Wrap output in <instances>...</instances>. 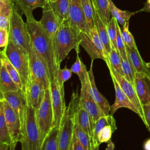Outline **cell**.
<instances>
[{
	"label": "cell",
	"mask_w": 150,
	"mask_h": 150,
	"mask_svg": "<svg viewBox=\"0 0 150 150\" xmlns=\"http://www.w3.org/2000/svg\"><path fill=\"white\" fill-rule=\"evenodd\" d=\"M31 42L35 50L42 57L48 69L50 81L57 76L59 68L56 63L52 39L34 18L26 19Z\"/></svg>",
	"instance_id": "cell-1"
},
{
	"label": "cell",
	"mask_w": 150,
	"mask_h": 150,
	"mask_svg": "<svg viewBox=\"0 0 150 150\" xmlns=\"http://www.w3.org/2000/svg\"><path fill=\"white\" fill-rule=\"evenodd\" d=\"M80 32V30L70 25L67 20L60 25L52 39L56 63L59 67L72 49L79 53Z\"/></svg>",
	"instance_id": "cell-2"
},
{
	"label": "cell",
	"mask_w": 150,
	"mask_h": 150,
	"mask_svg": "<svg viewBox=\"0 0 150 150\" xmlns=\"http://www.w3.org/2000/svg\"><path fill=\"white\" fill-rule=\"evenodd\" d=\"M78 101L77 93H73L69 105L66 106L60 123L58 150H70L74 135L75 115Z\"/></svg>",
	"instance_id": "cell-3"
},
{
	"label": "cell",
	"mask_w": 150,
	"mask_h": 150,
	"mask_svg": "<svg viewBox=\"0 0 150 150\" xmlns=\"http://www.w3.org/2000/svg\"><path fill=\"white\" fill-rule=\"evenodd\" d=\"M19 142L21 143L22 150H40V133L36 110L28 104Z\"/></svg>",
	"instance_id": "cell-4"
},
{
	"label": "cell",
	"mask_w": 150,
	"mask_h": 150,
	"mask_svg": "<svg viewBox=\"0 0 150 150\" xmlns=\"http://www.w3.org/2000/svg\"><path fill=\"white\" fill-rule=\"evenodd\" d=\"M20 75L22 90L25 92L29 74L28 53L22 48L9 40L8 45L1 52Z\"/></svg>",
	"instance_id": "cell-5"
},
{
	"label": "cell",
	"mask_w": 150,
	"mask_h": 150,
	"mask_svg": "<svg viewBox=\"0 0 150 150\" xmlns=\"http://www.w3.org/2000/svg\"><path fill=\"white\" fill-rule=\"evenodd\" d=\"M9 40L29 53L32 42L28 25L22 19L18 8L13 1L12 15L9 28Z\"/></svg>",
	"instance_id": "cell-6"
},
{
	"label": "cell",
	"mask_w": 150,
	"mask_h": 150,
	"mask_svg": "<svg viewBox=\"0 0 150 150\" xmlns=\"http://www.w3.org/2000/svg\"><path fill=\"white\" fill-rule=\"evenodd\" d=\"M80 45L88 53L91 61L97 59L107 60L108 53L98 36L96 25L89 33L80 32Z\"/></svg>",
	"instance_id": "cell-7"
},
{
	"label": "cell",
	"mask_w": 150,
	"mask_h": 150,
	"mask_svg": "<svg viewBox=\"0 0 150 150\" xmlns=\"http://www.w3.org/2000/svg\"><path fill=\"white\" fill-rule=\"evenodd\" d=\"M36 118L39 127L41 145L46 135L53 127V113L49 88L45 90L43 101L39 109L36 110Z\"/></svg>",
	"instance_id": "cell-8"
},
{
	"label": "cell",
	"mask_w": 150,
	"mask_h": 150,
	"mask_svg": "<svg viewBox=\"0 0 150 150\" xmlns=\"http://www.w3.org/2000/svg\"><path fill=\"white\" fill-rule=\"evenodd\" d=\"M28 57L29 74L38 80L45 90L49 88L50 80L48 69L45 61L35 50L32 43L28 53Z\"/></svg>",
	"instance_id": "cell-9"
},
{
	"label": "cell",
	"mask_w": 150,
	"mask_h": 150,
	"mask_svg": "<svg viewBox=\"0 0 150 150\" xmlns=\"http://www.w3.org/2000/svg\"><path fill=\"white\" fill-rule=\"evenodd\" d=\"M88 77L87 78L86 81L81 84L78 106L85 110L89 114L91 119V131L93 132V129L96 121L100 117L105 115L94 101L89 93L88 87Z\"/></svg>",
	"instance_id": "cell-10"
},
{
	"label": "cell",
	"mask_w": 150,
	"mask_h": 150,
	"mask_svg": "<svg viewBox=\"0 0 150 150\" xmlns=\"http://www.w3.org/2000/svg\"><path fill=\"white\" fill-rule=\"evenodd\" d=\"M49 89L53 113V127L59 128L66 106L64 96L61 93L56 76L50 81Z\"/></svg>",
	"instance_id": "cell-11"
},
{
	"label": "cell",
	"mask_w": 150,
	"mask_h": 150,
	"mask_svg": "<svg viewBox=\"0 0 150 150\" xmlns=\"http://www.w3.org/2000/svg\"><path fill=\"white\" fill-rule=\"evenodd\" d=\"M107 65L110 70V74L114 76L123 91L129 99L131 102L136 107L138 111L139 117L142 120L144 124L146 125V121L144 112V106L138 98L134 86L130 82H129L124 76L118 73L111 66H110L108 64H107Z\"/></svg>",
	"instance_id": "cell-12"
},
{
	"label": "cell",
	"mask_w": 150,
	"mask_h": 150,
	"mask_svg": "<svg viewBox=\"0 0 150 150\" xmlns=\"http://www.w3.org/2000/svg\"><path fill=\"white\" fill-rule=\"evenodd\" d=\"M1 99L6 101L19 117L21 123V130L25 121L27 100L25 93L22 90L1 93Z\"/></svg>",
	"instance_id": "cell-13"
},
{
	"label": "cell",
	"mask_w": 150,
	"mask_h": 150,
	"mask_svg": "<svg viewBox=\"0 0 150 150\" xmlns=\"http://www.w3.org/2000/svg\"><path fill=\"white\" fill-rule=\"evenodd\" d=\"M67 21L70 25L77 28L81 32L89 33L91 29L86 18L81 0H70Z\"/></svg>",
	"instance_id": "cell-14"
},
{
	"label": "cell",
	"mask_w": 150,
	"mask_h": 150,
	"mask_svg": "<svg viewBox=\"0 0 150 150\" xmlns=\"http://www.w3.org/2000/svg\"><path fill=\"white\" fill-rule=\"evenodd\" d=\"M45 89L42 84L34 77L29 74L25 94L27 104L35 110L40 107L45 96Z\"/></svg>",
	"instance_id": "cell-15"
},
{
	"label": "cell",
	"mask_w": 150,
	"mask_h": 150,
	"mask_svg": "<svg viewBox=\"0 0 150 150\" xmlns=\"http://www.w3.org/2000/svg\"><path fill=\"white\" fill-rule=\"evenodd\" d=\"M4 107L5 121L13 142H19L21 134V123L19 116L8 103L4 99H0Z\"/></svg>",
	"instance_id": "cell-16"
},
{
	"label": "cell",
	"mask_w": 150,
	"mask_h": 150,
	"mask_svg": "<svg viewBox=\"0 0 150 150\" xmlns=\"http://www.w3.org/2000/svg\"><path fill=\"white\" fill-rule=\"evenodd\" d=\"M93 61H91L90 69L88 71V91L91 96L96 103V104L98 105V106L100 107L103 112L104 114V115H108L110 114L111 105H110L108 101L105 98V97L103 96L97 88L93 71Z\"/></svg>",
	"instance_id": "cell-17"
},
{
	"label": "cell",
	"mask_w": 150,
	"mask_h": 150,
	"mask_svg": "<svg viewBox=\"0 0 150 150\" xmlns=\"http://www.w3.org/2000/svg\"><path fill=\"white\" fill-rule=\"evenodd\" d=\"M134 86L143 106L150 103V76L136 73Z\"/></svg>",
	"instance_id": "cell-18"
},
{
	"label": "cell",
	"mask_w": 150,
	"mask_h": 150,
	"mask_svg": "<svg viewBox=\"0 0 150 150\" xmlns=\"http://www.w3.org/2000/svg\"><path fill=\"white\" fill-rule=\"evenodd\" d=\"M112 81L114 84L115 89V100L114 103L111 105L110 107V114L112 115L117 111L120 108H127L130 110L134 111L138 115V111L134 104L131 102L129 99L126 96L125 93L123 91L117 81L115 79L113 75L111 74Z\"/></svg>",
	"instance_id": "cell-19"
},
{
	"label": "cell",
	"mask_w": 150,
	"mask_h": 150,
	"mask_svg": "<svg viewBox=\"0 0 150 150\" xmlns=\"http://www.w3.org/2000/svg\"><path fill=\"white\" fill-rule=\"evenodd\" d=\"M39 23L52 39L62 24L49 5L43 9Z\"/></svg>",
	"instance_id": "cell-20"
},
{
	"label": "cell",
	"mask_w": 150,
	"mask_h": 150,
	"mask_svg": "<svg viewBox=\"0 0 150 150\" xmlns=\"http://www.w3.org/2000/svg\"><path fill=\"white\" fill-rule=\"evenodd\" d=\"M12 1L18 9L25 15L26 19L34 18L32 12L35 9L37 8L44 9L49 5L48 0H13Z\"/></svg>",
	"instance_id": "cell-21"
},
{
	"label": "cell",
	"mask_w": 150,
	"mask_h": 150,
	"mask_svg": "<svg viewBox=\"0 0 150 150\" xmlns=\"http://www.w3.org/2000/svg\"><path fill=\"white\" fill-rule=\"evenodd\" d=\"M126 50L128 59L133 66L135 72L144 73L150 76V69L141 57L137 47H126Z\"/></svg>",
	"instance_id": "cell-22"
},
{
	"label": "cell",
	"mask_w": 150,
	"mask_h": 150,
	"mask_svg": "<svg viewBox=\"0 0 150 150\" xmlns=\"http://www.w3.org/2000/svg\"><path fill=\"white\" fill-rule=\"evenodd\" d=\"M94 23L97 28L98 36L104 46L107 52L109 53L112 47L111 41L109 38L107 25L102 21L100 18L98 14L95 11V16H94Z\"/></svg>",
	"instance_id": "cell-23"
},
{
	"label": "cell",
	"mask_w": 150,
	"mask_h": 150,
	"mask_svg": "<svg viewBox=\"0 0 150 150\" xmlns=\"http://www.w3.org/2000/svg\"><path fill=\"white\" fill-rule=\"evenodd\" d=\"M49 6L62 23L68 20L70 0H57L55 2H49Z\"/></svg>",
	"instance_id": "cell-24"
},
{
	"label": "cell",
	"mask_w": 150,
	"mask_h": 150,
	"mask_svg": "<svg viewBox=\"0 0 150 150\" xmlns=\"http://www.w3.org/2000/svg\"><path fill=\"white\" fill-rule=\"evenodd\" d=\"M19 90L9 74L5 66L1 62L0 66V91L4 93Z\"/></svg>",
	"instance_id": "cell-25"
},
{
	"label": "cell",
	"mask_w": 150,
	"mask_h": 150,
	"mask_svg": "<svg viewBox=\"0 0 150 150\" xmlns=\"http://www.w3.org/2000/svg\"><path fill=\"white\" fill-rule=\"evenodd\" d=\"M107 125H110L117 128L115 120L112 115L110 114L108 115H104L100 117L95 123V125L94 126V128L92 132V139H91V142L94 145L96 146H100V144L98 141V134L100 131V130L104 126Z\"/></svg>",
	"instance_id": "cell-26"
},
{
	"label": "cell",
	"mask_w": 150,
	"mask_h": 150,
	"mask_svg": "<svg viewBox=\"0 0 150 150\" xmlns=\"http://www.w3.org/2000/svg\"><path fill=\"white\" fill-rule=\"evenodd\" d=\"M59 128L53 127L40 145V150H58Z\"/></svg>",
	"instance_id": "cell-27"
},
{
	"label": "cell",
	"mask_w": 150,
	"mask_h": 150,
	"mask_svg": "<svg viewBox=\"0 0 150 150\" xmlns=\"http://www.w3.org/2000/svg\"><path fill=\"white\" fill-rule=\"evenodd\" d=\"M12 9L11 0L0 1V28L9 30Z\"/></svg>",
	"instance_id": "cell-28"
},
{
	"label": "cell",
	"mask_w": 150,
	"mask_h": 150,
	"mask_svg": "<svg viewBox=\"0 0 150 150\" xmlns=\"http://www.w3.org/2000/svg\"><path fill=\"white\" fill-rule=\"evenodd\" d=\"M75 119L81 128L92 139V131L91 127V119L88 112L77 105Z\"/></svg>",
	"instance_id": "cell-29"
},
{
	"label": "cell",
	"mask_w": 150,
	"mask_h": 150,
	"mask_svg": "<svg viewBox=\"0 0 150 150\" xmlns=\"http://www.w3.org/2000/svg\"><path fill=\"white\" fill-rule=\"evenodd\" d=\"M93 2L95 11L104 24L107 25L111 19L109 0H93Z\"/></svg>",
	"instance_id": "cell-30"
},
{
	"label": "cell",
	"mask_w": 150,
	"mask_h": 150,
	"mask_svg": "<svg viewBox=\"0 0 150 150\" xmlns=\"http://www.w3.org/2000/svg\"><path fill=\"white\" fill-rule=\"evenodd\" d=\"M5 143L10 146L13 143L7 126L4 113V107L0 101V144Z\"/></svg>",
	"instance_id": "cell-31"
},
{
	"label": "cell",
	"mask_w": 150,
	"mask_h": 150,
	"mask_svg": "<svg viewBox=\"0 0 150 150\" xmlns=\"http://www.w3.org/2000/svg\"><path fill=\"white\" fill-rule=\"evenodd\" d=\"M109 9L112 17L114 18L118 23L122 26L127 22L129 21L131 15L134 14L132 12L120 9L114 5L111 0H109Z\"/></svg>",
	"instance_id": "cell-32"
},
{
	"label": "cell",
	"mask_w": 150,
	"mask_h": 150,
	"mask_svg": "<svg viewBox=\"0 0 150 150\" xmlns=\"http://www.w3.org/2000/svg\"><path fill=\"white\" fill-rule=\"evenodd\" d=\"M105 62L111 66L118 73L124 76L121 65V57L117 49L112 47Z\"/></svg>",
	"instance_id": "cell-33"
},
{
	"label": "cell",
	"mask_w": 150,
	"mask_h": 150,
	"mask_svg": "<svg viewBox=\"0 0 150 150\" xmlns=\"http://www.w3.org/2000/svg\"><path fill=\"white\" fill-rule=\"evenodd\" d=\"M79 53H77L76 59L71 66L70 69L73 73L77 74L79 78L81 84L86 81L88 78V71L86 65L82 62L79 55Z\"/></svg>",
	"instance_id": "cell-34"
},
{
	"label": "cell",
	"mask_w": 150,
	"mask_h": 150,
	"mask_svg": "<svg viewBox=\"0 0 150 150\" xmlns=\"http://www.w3.org/2000/svg\"><path fill=\"white\" fill-rule=\"evenodd\" d=\"M74 133L76 138L83 145L85 150H91V138L90 136L81 128L79 124L74 121Z\"/></svg>",
	"instance_id": "cell-35"
},
{
	"label": "cell",
	"mask_w": 150,
	"mask_h": 150,
	"mask_svg": "<svg viewBox=\"0 0 150 150\" xmlns=\"http://www.w3.org/2000/svg\"><path fill=\"white\" fill-rule=\"evenodd\" d=\"M1 62L3 63L4 65L5 66L9 74L10 75L11 77L12 78L14 83L16 84L17 87L19 89L22 90V83L19 74L18 73L17 70L14 68V67L11 64V63L9 62L8 59L3 54H1Z\"/></svg>",
	"instance_id": "cell-36"
},
{
	"label": "cell",
	"mask_w": 150,
	"mask_h": 150,
	"mask_svg": "<svg viewBox=\"0 0 150 150\" xmlns=\"http://www.w3.org/2000/svg\"><path fill=\"white\" fill-rule=\"evenodd\" d=\"M81 2L88 23L90 28L92 29L95 25V9L93 0H81Z\"/></svg>",
	"instance_id": "cell-37"
},
{
	"label": "cell",
	"mask_w": 150,
	"mask_h": 150,
	"mask_svg": "<svg viewBox=\"0 0 150 150\" xmlns=\"http://www.w3.org/2000/svg\"><path fill=\"white\" fill-rule=\"evenodd\" d=\"M121 65L122 69L124 73V77L130 82L133 86L134 84V81L135 79V70L129 61L128 59H123L121 58Z\"/></svg>",
	"instance_id": "cell-38"
},
{
	"label": "cell",
	"mask_w": 150,
	"mask_h": 150,
	"mask_svg": "<svg viewBox=\"0 0 150 150\" xmlns=\"http://www.w3.org/2000/svg\"><path fill=\"white\" fill-rule=\"evenodd\" d=\"M72 73L73 72L71 71V69H67L66 66H65L63 69H61L60 67L57 70L56 78L61 93L63 96H64V83L71 78Z\"/></svg>",
	"instance_id": "cell-39"
},
{
	"label": "cell",
	"mask_w": 150,
	"mask_h": 150,
	"mask_svg": "<svg viewBox=\"0 0 150 150\" xmlns=\"http://www.w3.org/2000/svg\"><path fill=\"white\" fill-rule=\"evenodd\" d=\"M121 34L126 47L130 48L137 47L134 37L129 30V21L122 26V29H121Z\"/></svg>",
	"instance_id": "cell-40"
},
{
	"label": "cell",
	"mask_w": 150,
	"mask_h": 150,
	"mask_svg": "<svg viewBox=\"0 0 150 150\" xmlns=\"http://www.w3.org/2000/svg\"><path fill=\"white\" fill-rule=\"evenodd\" d=\"M117 27V38H116V43H117V49L121 57L123 59H127V53L126 50L125 45L122 40L121 34V28L119 26V23L117 21L116 22Z\"/></svg>",
	"instance_id": "cell-41"
},
{
	"label": "cell",
	"mask_w": 150,
	"mask_h": 150,
	"mask_svg": "<svg viewBox=\"0 0 150 150\" xmlns=\"http://www.w3.org/2000/svg\"><path fill=\"white\" fill-rule=\"evenodd\" d=\"M117 129V128L110 125H107L104 126L99 132L98 134V141L100 144L102 143L108 142L111 140L112 134L114 131Z\"/></svg>",
	"instance_id": "cell-42"
},
{
	"label": "cell",
	"mask_w": 150,
	"mask_h": 150,
	"mask_svg": "<svg viewBox=\"0 0 150 150\" xmlns=\"http://www.w3.org/2000/svg\"><path fill=\"white\" fill-rule=\"evenodd\" d=\"M116 19L112 17L107 25L108 33L109 36L110 40L111 41L112 47L117 49V43H116V38H117V27H116Z\"/></svg>",
	"instance_id": "cell-43"
},
{
	"label": "cell",
	"mask_w": 150,
	"mask_h": 150,
	"mask_svg": "<svg viewBox=\"0 0 150 150\" xmlns=\"http://www.w3.org/2000/svg\"><path fill=\"white\" fill-rule=\"evenodd\" d=\"M0 47L4 48L9 43V30L0 28Z\"/></svg>",
	"instance_id": "cell-44"
},
{
	"label": "cell",
	"mask_w": 150,
	"mask_h": 150,
	"mask_svg": "<svg viewBox=\"0 0 150 150\" xmlns=\"http://www.w3.org/2000/svg\"><path fill=\"white\" fill-rule=\"evenodd\" d=\"M144 116L146 121V127L150 132V103L144 105Z\"/></svg>",
	"instance_id": "cell-45"
},
{
	"label": "cell",
	"mask_w": 150,
	"mask_h": 150,
	"mask_svg": "<svg viewBox=\"0 0 150 150\" xmlns=\"http://www.w3.org/2000/svg\"><path fill=\"white\" fill-rule=\"evenodd\" d=\"M70 150H85L83 145L80 144V142L79 141V140L76 138V135H74V133L73 135V142H72Z\"/></svg>",
	"instance_id": "cell-46"
},
{
	"label": "cell",
	"mask_w": 150,
	"mask_h": 150,
	"mask_svg": "<svg viewBox=\"0 0 150 150\" xmlns=\"http://www.w3.org/2000/svg\"><path fill=\"white\" fill-rule=\"evenodd\" d=\"M107 145L105 150H115V145L111 141V140L107 142Z\"/></svg>",
	"instance_id": "cell-47"
},
{
	"label": "cell",
	"mask_w": 150,
	"mask_h": 150,
	"mask_svg": "<svg viewBox=\"0 0 150 150\" xmlns=\"http://www.w3.org/2000/svg\"><path fill=\"white\" fill-rule=\"evenodd\" d=\"M143 148L144 150H150V138L144 142Z\"/></svg>",
	"instance_id": "cell-48"
},
{
	"label": "cell",
	"mask_w": 150,
	"mask_h": 150,
	"mask_svg": "<svg viewBox=\"0 0 150 150\" xmlns=\"http://www.w3.org/2000/svg\"><path fill=\"white\" fill-rule=\"evenodd\" d=\"M10 145L5 144V143H1L0 144V150H8L9 149Z\"/></svg>",
	"instance_id": "cell-49"
},
{
	"label": "cell",
	"mask_w": 150,
	"mask_h": 150,
	"mask_svg": "<svg viewBox=\"0 0 150 150\" xmlns=\"http://www.w3.org/2000/svg\"><path fill=\"white\" fill-rule=\"evenodd\" d=\"M17 142H13V143L10 146L9 150H15V147H16V145Z\"/></svg>",
	"instance_id": "cell-50"
},
{
	"label": "cell",
	"mask_w": 150,
	"mask_h": 150,
	"mask_svg": "<svg viewBox=\"0 0 150 150\" xmlns=\"http://www.w3.org/2000/svg\"><path fill=\"white\" fill-rule=\"evenodd\" d=\"M91 150H99V146H96L91 142Z\"/></svg>",
	"instance_id": "cell-51"
},
{
	"label": "cell",
	"mask_w": 150,
	"mask_h": 150,
	"mask_svg": "<svg viewBox=\"0 0 150 150\" xmlns=\"http://www.w3.org/2000/svg\"><path fill=\"white\" fill-rule=\"evenodd\" d=\"M49 2H55L57 0H48Z\"/></svg>",
	"instance_id": "cell-52"
},
{
	"label": "cell",
	"mask_w": 150,
	"mask_h": 150,
	"mask_svg": "<svg viewBox=\"0 0 150 150\" xmlns=\"http://www.w3.org/2000/svg\"><path fill=\"white\" fill-rule=\"evenodd\" d=\"M146 64H147V66L150 69V62L148 63H146Z\"/></svg>",
	"instance_id": "cell-53"
},
{
	"label": "cell",
	"mask_w": 150,
	"mask_h": 150,
	"mask_svg": "<svg viewBox=\"0 0 150 150\" xmlns=\"http://www.w3.org/2000/svg\"><path fill=\"white\" fill-rule=\"evenodd\" d=\"M0 1H4V0H0Z\"/></svg>",
	"instance_id": "cell-54"
},
{
	"label": "cell",
	"mask_w": 150,
	"mask_h": 150,
	"mask_svg": "<svg viewBox=\"0 0 150 150\" xmlns=\"http://www.w3.org/2000/svg\"><path fill=\"white\" fill-rule=\"evenodd\" d=\"M11 1H13V0H11Z\"/></svg>",
	"instance_id": "cell-55"
}]
</instances>
